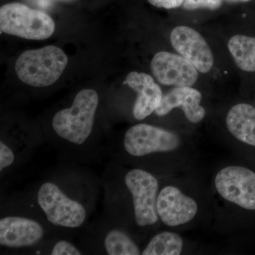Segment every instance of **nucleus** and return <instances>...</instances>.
<instances>
[{"label": "nucleus", "mask_w": 255, "mask_h": 255, "mask_svg": "<svg viewBox=\"0 0 255 255\" xmlns=\"http://www.w3.org/2000/svg\"><path fill=\"white\" fill-rule=\"evenodd\" d=\"M125 184L132 196L137 226L145 227L155 224L159 219L157 211L159 184L156 177L143 169H132L126 174Z\"/></svg>", "instance_id": "obj_5"}, {"label": "nucleus", "mask_w": 255, "mask_h": 255, "mask_svg": "<svg viewBox=\"0 0 255 255\" xmlns=\"http://www.w3.org/2000/svg\"><path fill=\"white\" fill-rule=\"evenodd\" d=\"M223 0H185L183 6L187 10L207 9L215 10L221 7Z\"/></svg>", "instance_id": "obj_18"}, {"label": "nucleus", "mask_w": 255, "mask_h": 255, "mask_svg": "<svg viewBox=\"0 0 255 255\" xmlns=\"http://www.w3.org/2000/svg\"><path fill=\"white\" fill-rule=\"evenodd\" d=\"M215 185L223 199L240 207L255 210V173L238 166L225 167L216 175Z\"/></svg>", "instance_id": "obj_7"}, {"label": "nucleus", "mask_w": 255, "mask_h": 255, "mask_svg": "<svg viewBox=\"0 0 255 255\" xmlns=\"http://www.w3.org/2000/svg\"><path fill=\"white\" fill-rule=\"evenodd\" d=\"M157 214L161 221L170 227L189 223L195 217L197 204L174 186H167L159 191L157 199Z\"/></svg>", "instance_id": "obj_10"}, {"label": "nucleus", "mask_w": 255, "mask_h": 255, "mask_svg": "<svg viewBox=\"0 0 255 255\" xmlns=\"http://www.w3.org/2000/svg\"><path fill=\"white\" fill-rule=\"evenodd\" d=\"M55 22L49 15L18 2L0 8L1 33L28 40H44L55 31Z\"/></svg>", "instance_id": "obj_3"}, {"label": "nucleus", "mask_w": 255, "mask_h": 255, "mask_svg": "<svg viewBox=\"0 0 255 255\" xmlns=\"http://www.w3.org/2000/svg\"><path fill=\"white\" fill-rule=\"evenodd\" d=\"M228 2L238 3V2H248V1H251V0H226Z\"/></svg>", "instance_id": "obj_22"}, {"label": "nucleus", "mask_w": 255, "mask_h": 255, "mask_svg": "<svg viewBox=\"0 0 255 255\" xmlns=\"http://www.w3.org/2000/svg\"><path fill=\"white\" fill-rule=\"evenodd\" d=\"M229 132L240 141L255 146V108L248 104H238L230 110L226 117Z\"/></svg>", "instance_id": "obj_14"}, {"label": "nucleus", "mask_w": 255, "mask_h": 255, "mask_svg": "<svg viewBox=\"0 0 255 255\" xmlns=\"http://www.w3.org/2000/svg\"><path fill=\"white\" fill-rule=\"evenodd\" d=\"M104 248L107 255H141L138 246L122 230H110L104 240Z\"/></svg>", "instance_id": "obj_17"}, {"label": "nucleus", "mask_w": 255, "mask_h": 255, "mask_svg": "<svg viewBox=\"0 0 255 255\" xmlns=\"http://www.w3.org/2000/svg\"><path fill=\"white\" fill-rule=\"evenodd\" d=\"M151 70L159 83L174 87H191L199 78V71L181 55L161 51L156 53Z\"/></svg>", "instance_id": "obj_8"}, {"label": "nucleus", "mask_w": 255, "mask_h": 255, "mask_svg": "<svg viewBox=\"0 0 255 255\" xmlns=\"http://www.w3.org/2000/svg\"><path fill=\"white\" fill-rule=\"evenodd\" d=\"M44 228L36 220L8 216L0 219V245L9 248L36 246L44 237Z\"/></svg>", "instance_id": "obj_11"}, {"label": "nucleus", "mask_w": 255, "mask_h": 255, "mask_svg": "<svg viewBox=\"0 0 255 255\" xmlns=\"http://www.w3.org/2000/svg\"><path fill=\"white\" fill-rule=\"evenodd\" d=\"M14 150L1 140L0 142V171L1 172L14 163Z\"/></svg>", "instance_id": "obj_20"}, {"label": "nucleus", "mask_w": 255, "mask_h": 255, "mask_svg": "<svg viewBox=\"0 0 255 255\" xmlns=\"http://www.w3.org/2000/svg\"><path fill=\"white\" fill-rule=\"evenodd\" d=\"M202 95L191 87H175L162 97V102L155 114L164 117L175 108L182 109L188 120L198 124L204 119L206 110L201 106Z\"/></svg>", "instance_id": "obj_13"}, {"label": "nucleus", "mask_w": 255, "mask_h": 255, "mask_svg": "<svg viewBox=\"0 0 255 255\" xmlns=\"http://www.w3.org/2000/svg\"><path fill=\"white\" fill-rule=\"evenodd\" d=\"M99 102L95 90L79 92L71 107L60 110L53 117L52 127L57 135L72 145L85 144L93 130Z\"/></svg>", "instance_id": "obj_1"}, {"label": "nucleus", "mask_w": 255, "mask_h": 255, "mask_svg": "<svg viewBox=\"0 0 255 255\" xmlns=\"http://www.w3.org/2000/svg\"><path fill=\"white\" fill-rule=\"evenodd\" d=\"M50 255H80L81 251L68 241H59L52 248Z\"/></svg>", "instance_id": "obj_19"}, {"label": "nucleus", "mask_w": 255, "mask_h": 255, "mask_svg": "<svg viewBox=\"0 0 255 255\" xmlns=\"http://www.w3.org/2000/svg\"><path fill=\"white\" fill-rule=\"evenodd\" d=\"M180 144V138L174 132L145 124L130 127L124 139V149L134 157L172 152Z\"/></svg>", "instance_id": "obj_6"}, {"label": "nucleus", "mask_w": 255, "mask_h": 255, "mask_svg": "<svg viewBox=\"0 0 255 255\" xmlns=\"http://www.w3.org/2000/svg\"><path fill=\"white\" fill-rule=\"evenodd\" d=\"M37 202L47 220L55 226L78 228L86 221L85 208L67 196L55 183L41 184L37 193Z\"/></svg>", "instance_id": "obj_4"}, {"label": "nucleus", "mask_w": 255, "mask_h": 255, "mask_svg": "<svg viewBox=\"0 0 255 255\" xmlns=\"http://www.w3.org/2000/svg\"><path fill=\"white\" fill-rule=\"evenodd\" d=\"M124 84L137 93L132 108L134 118L142 121L151 115L160 105L162 92L154 79L144 73L131 72L128 74Z\"/></svg>", "instance_id": "obj_12"}, {"label": "nucleus", "mask_w": 255, "mask_h": 255, "mask_svg": "<svg viewBox=\"0 0 255 255\" xmlns=\"http://www.w3.org/2000/svg\"><path fill=\"white\" fill-rule=\"evenodd\" d=\"M170 41L176 51L192 63L200 73H209L214 66L211 48L204 37L194 28L186 26L174 28L171 32Z\"/></svg>", "instance_id": "obj_9"}, {"label": "nucleus", "mask_w": 255, "mask_h": 255, "mask_svg": "<svg viewBox=\"0 0 255 255\" xmlns=\"http://www.w3.org/2000/svg\"><path fill=\"white\" fill-rule=\"evenodd\" d=\"M235 63L243 71L255 72V37L236 35L228 42Z\"/></svg>", "instance_id": "obj_15"}, {"label": "nucleus", "mask_w": 255, "mask_h": 255, "mask_svg": "<svg viewBox=\"0 0 255 255\" xmlns=\"http://www.w3.org/2000/svg\"><path fill=\"white\" fill-rule=\"evenodd\" d=\"M185 0H148L150 4L159 8L170 9L179 7Z\"/></svg>", "instance_id": "obj_21"}, {"label": "nucleus", "mask_w": 255, "mask_h": 255, "mask_svg": "<svg viewBox=\"0 0 255 255\" xmlns=\"http://www.w3.org/2000/svg\"><path fill=\"white\" fill-rule=\"evenodd\" d=\"M182 238L177 233L162 232L156 235L149 242L143 255H179L183 249Z\"/></svg>", "instance_id": "obj_16"}, {"label": "nucleus", "mask_w": 255, "mask_h": 255, "mask_svg": "<svg viewBox=\"0 0 255 255\" xmlns=\"http://www.w3.org/2000/svg\"><path fill=\"white\" fill-rule=\"evenodd\" d=\"M68 63V56L63 50L48 46L21 53L15 64V71L26 85L48 87L60 78Z\"/></svg>", "instance_id": "obj_2"}]
</instances>
